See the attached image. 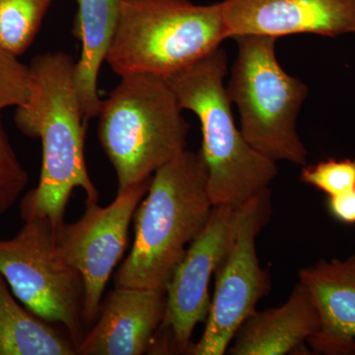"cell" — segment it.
I'll return each instance as SVG.
<instances>
[{
  "mask_svg": "<svg viewBox=\"0 0 355 355\" xmlns=\"http://www.w3.org/2000/svg\"><path fill=\"white\" fill-rule=\"evenodd\" d=\"M29 182L0 118V216L17 202Z\"/></svg>",
  "mask_w": 355,
  "mask_h": 355,
  "instance_id": "d6986e66",
  "label": "cell"
},
{
  "mask_svg": "<svg viewBox=\"0 0 355 355\" xmlns=\"http://www.w3.org/2000/svg\"><path fill=\"white\" fill-rule=\"evenodd\" d=\"M103 100L98 135L118 179V193L150 179L187 149L190 125L162 77L135 73Z\"/></svg>",
  "mask_w": 355,
  "mask_h": 355,
  "instance_id": "277c9868",
  "label": "cell"
},
{
  "mask_svg": "<svg viewBox=\"0 0 355 355\" xmlns=\"http://www.w3.org/2000/svg\"><path fill=\"white\" fill-rule=\"evenodd\" d=\"M214 207L200 153L186 149L159 168L135 210V242L114 277L116 286L165 291Z\"/></svg>",
  "mask_w": 355,
  "mask_h": 355,
  "instance_id": "7a4b0ae2",
  "label": "cell"
},
{
  "mask_svg": "<svg viewBox=\"0 0 355 355\" xmlns=\"http://www.w3.org/2000/svg\"><path fill=\"white\" fill-rule=\"evenodd\" d=\"M228 38L355 34V0H223Z\"/></svg>",
  "mask_w": 355,
  "mask_h": 355,
  "instance_id": "8fae6325",
  "label": "cell"
},
{
  "mask_svg": "<svg viewBox=\"0 0 355 355\" xmlns=\"http://www.w3.org/2000/svg\"><path fill=\"white\" fill-rule=\"evenodd\" d=\"M0 273L26 308L62 324L78 349L87 327L83 275L58 252L48 218L27 219L15 237L0 240Z\"/></svg>",
  "mask_w": 355,
  "mask_h": 355,
  "instance_id": "52a82bcc",
  "label": "cell"
},
{
  "mask_svg": "<svg viewBox=\"0 0 355 355\" xmlns=\"http://www.w3.org/2000/svg\"><path fill=\"white\" fill-rule=\"evenodd\" d=\"M331 216L345 224H355V189L340 195L329 197Z\"/></svg>",
  "mask_w": 355,
  "mask_h": 355,
  "instance_id": "44dd1931",
  "label": "cell"
},
{
  "mask_svg": "<svg viewBox=\"0 0 355 355\" xmlns=\"http://www.w3.org/2000/svg\"><path fill=\"white\" fill-rule=\"evenodd\" d=\"M77 6L76 34L81 53L76 65V83L87 123L98 116L101 108L98 76L116 30L121 0H77Z\"/></svg>",
  "mask_w": 355,
  "mask_h": 355,
  "instance_id": "9a60e30c",
  "label": "cell"
},
{
  "mask_svg": "<svg viewBox=\"0 0 355 355\" xmlns=\"http://www.w3.org/2000/svg\"><path fill=\"white\" fill-rule=\"evenodd\" d=\"M31 85L29 65L0 48V112L25 104L31 94Z\"/></svg>",
  "mask_w": 355,
  "mask_h": 355,
  "instance_id": "ffe728a7",
  "label": "cell"
},
{
  "mask_svg": "<svg viewBox=\"0 0 355 355\" xmlns=\"http://www.w3.org/2000/svg\"><path fill=\"white\" fill-rule=\"evenodd\" d=\"M270 198L266 189L243 205L234 242L214 272L216 289L205 331L188 354H225L259 301L270 294L272 280L259 261L257 237L272 216Z\"/></svg>",
  "mask_w": 355,
  "mask_h": 355,
  "instance_id": "ba28073f",
  "label": "cell"
},
{
  "mask_svg": "<svg viewBox=\"0 0 355 355\" xmlns=\"http://www.w3.org/2000/svg\"><path fill=\"white\" fill-rule=\"evenodd\" d=\"M320 324L312 296L299 282L284 304L261 312L254 311L236 333L226 354H293L319 331Z\"/></svg>",
  "mask_w": 355,
  "mask_h": 355,
  "instance_id": "5bb4252c",
  "label": "cell"
},
{
  "mask_svg": "<svg viewBox=\"0 0 355 355\" xmlns=\"http://www.w3.org/2000/svg\"><path fill=\"white\" fill-rule=\"evenodd\" d=\"M299 282L309 291L321 323L307 340L314 354H355V254L302 268Z\"/></svg>",
  "mask_w": 355,
  "mask_h": 355,
  "instance_id": "4fadbf2b",
  "label": "cell"
},
{
  "mask_svg": "<svg viewBox=\"0 0 355 355\" xmlns=\"http://www.w3.org/2000/svg\"><path fill=\"white\" fill-rule=\"evenodd\" d=\"M151 178L116 193L108 207L85 202V212L78 220L64 222L55 228L58 252L83 275V315L87 327L94 324L99 316L103 292L127 248L128 227L146 197Z\"/></svg>",
  "mask_w": 355,
  "mask_h": 355,
  "instance_id": "30bf717a",
  "label": "cell"
},
{
  "mask_svg": "<svg viewBox=\"0 0 355 355\" xmlns=\"http://www.w3.org/2000/svg\"><path fill=\"white\" fill-rule=\"evenodd\" d=\"M228 39L221 2L121 0L106 62L120 77L168 78L197 64Z\"/></svg>",
  "mask_w": 355,
  "mask_h": 355,
  "instance_id": "5b68a950",
  "label": "cell"
},
{
  "mask_svg": "<svg viewBox=\"0 0 355 355\" xmlns=\"http://www.w3.org/2000/svg\"><path fill=\"white\" fill-rule=\"evenodd\" d=\"M53 0H0V48L16 57L36 38Z\"/></svg>",
  "mask_w": 355,
  "mask_h": 355,
  "instance_id": "e0dca14e",
  "label": "cell"
},
{
  "mask_svg": "<svg viewBox=\"0 0 355 355\" xmlns=\"http://www.w3.org/2000/svg\"><path fill=\"white\" fill-rule=\"evenodd\" d=\"M163 289L116 286L100 307L94 326L78 347L81 355H141L166 312Z\"/></svg>",
  "mask_w": 355,
  "mask_h": 355,
  "instance_id": "7c38bea8",
  "label": "cell"
},
{
  "mask_svg": "<svg viewBox=\"0 0 355 355\" xmlns=\"http://www.w3.org/2000/svg\"><path fill=\"white\" fill-rule=\"evenodd\" d=\"M0 273V355H74L76 345L14 297Z\"/></svg>",
  "mask_w": 355,
  "mask_h": 355,
  "instance_id": "2e32d148",
  "label": "cell"
},
{
  "mask_svg": "<svg viewBox=\"0 0 355 355\" xmlns=\"http://www.w3.org/2000/svg\"><path fill=\"white\" fill-rule=\"evenodd\" d=\"M73 58L44 53L30 64L31 94L16 108L14 121L21 132L40 139L43 164L38 186L23 198V220L43 217L53 227L64 223L65 209L74 189H83L85 202H98L99 191L86 166L84 142L87 123L77 92Z\"/></svg>",
  "mask_w": 355,
  "mask_h": 355,
  "instance_id": "6da1fadb",
  "label": "cell"
},
{
  "mask_svg": "<svg viewBox=\"0 0 355 355\" xmlns=\"http://www.w3.org/2000/svg\"><path fill=\"white\" fill-rule=\"evenodd\" d=\"M241 209L216 205L191 243L166 286V312L149 347L150 354H188L196 326L209 316V282L234 242Z\"/></svg>",
  "mask_w": 355,
  "mask_h": 355,
  "instance_id": "9c48e42d",
  "label": "cell"
},
{
  "mask_svg": "<svg viewBox=\"0 0 355 355\" xmlns=\"http://www.w3.org/2000/svg\"><path fill=\"white\" fill-rule=\"evenodd\" d=\"M238 51L226 85L237 106L240 130L254 150L277 162L304 166L308 151L297 132V118L309 89L282 69L277 39L236 37Z\"/></svg>",
  "mask_w": 355,
  "mask_h": 355,
  "instance_id": "8992f818",
  "label": "cell"
},
{
  "mask_svg": "<svg viewBox=\"0 0 355 355\" xmlns=\"http://www.w3.org/2000/svg\"><path fill=\"white\" fill-rule=\"evenodd\" d=\"M301 182L314 187L329 197L355 189V158L321 161L306 166L300 174Z\"/></svg>",
  "mask_w": 355,
  "mask_h": 355,
  "instance_id": "ac0fdd59",
  "label": "cell"
},
{
  "mask_svg": "<svg viewBox=\"0 0 355 355\" xmlns=\"http://www.w3.org/2000/svg\"><path fill=\"white\" fill-rule=\"evenodd\" d=\"M227 53L221 46L197 64L166 78L182 110L202 127L203 162L211 202L240 209L277 176V162L248 144L236 125L224 83Z\"/></svg>",
  "mask_w": 355,
  "mask_h": 355,
  "instance_id": "3957f363",
  "label": "cell"
}]
</instances>
